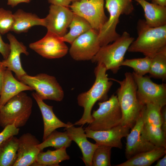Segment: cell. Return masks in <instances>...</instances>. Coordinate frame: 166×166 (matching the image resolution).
<instances>
[{
  "label": "cell",
  "instance_id": "obj_4",
  "mask_svg": "<svg viewBox=\"0 0 166 166\" xmlns=\"http://www.w3.org/2000/svg\"><path fill=\"white\" fill-rule=\"evenodd\" d=\"M134 38L124 31L113 43L101 46L91 60L103 65L107 70L116 73L124 61V56Z\"/></svg>",
  "mask_w": 166,
  "mask_h": 166
},
{
  "label": "cell",
  "instance_id": "obj_6",
  "mask_svg": "<svg viewBox=\"0 0 166 166\" xmlns=\"http://www.w3.org/2000/svg\"><path fill=\"white\" fill-rule=\"evenodd\" d=\"M105 7L109 17L98 32V39L101 46L114 41L120 36L116 28L121 15H128L134 10L132 0H105Z\"/></svg>",
  "mask_w": 166,
  "mask_h": 166
},
{
  "label": "cell",
  "instance_id": "obj_8",
  "mask_svg": "<svg viewBox=\"0 0 166 166\" xmlns=\"http://www.w3.org/2000/svg\"><path fill=\"white\" fill-rule=\"evenodd\" d=\"M36 91V93L43 100H49L61 101L64 97L63 90L56 78L44 73L35 76L27 74L18 79Z\"/></svg>",
  "mask_w": 166,
  "mask_h": 166
},
{
  "label": "cell",
  "instance_id": "obj_31",
  "mask_svg": "<svg viewBox=\"0 0 166 166\" xmlns=\"http://www.w3.org/2000/svg\"><path fill=\"white\" fill-rule=\"evenodd\" d=\"M151 58L145 56L144 57L126 59L124 60L122 66L132 68L134 72L140 76H143L149 72Z\"/></svg>",
  "mask_w": 166,
  "mask_h": 166
},
{
  "label": "cell",
  "instance_id": "obj_43",
  "mask_svg": "<svg viewBox=\"0 0 166 166\" xmlns=\"http://www.w3.org/2000/svg\"><path fill=\"white\" fill-rule=\"evenodd\" d=\"M146 1H147V0H146Z\"/></svg>",
  "mask_w": 166,
  "mask_h": 166
},
{
  "label": "cell",
  "instance_id": "obj_22",
  "mask_svg": "<svg viewBox=\"0 0 166 166\" xmlns=\"http://www.w3.org/2000/svg\"><path fill=\"white\" fill-rule=\"evenodd\" d=\"M14 23L11 31L16 34L26 32L33 26H44V18H41L35 14L18 9L14 14Z\"/></svg>",
  "mask_w": 166,
  "mask_h": 166
},
{
  "label": "cell",
  "instance_id": "obj_12",
  "mask_svg": "<svg viewBox=\"0 0 166 166\" xmlns=\"http://www.w3.org/2000/svg\"><path fill=\"white\" fill-rule=\"evenodd\" d=\"M62 38L50 32L42 38L31 43L29 47L43 57L50 59L61 58L66 54L68 48Z\"/></svg>",
  "mask_w": 166,
  "mask_h": 166
},
{
  "label": "cell",
  "instance_id": "obj_35",
  "mask_svg": "<svg viewBox=\"0 0 166 166\" xmlns=\"http://www.w3.org/2000/svg\"><path fill=\"white\" fill-rule=\"evenodd\" d=\"M10 51L9 44L5 43L2 40L0 34V53L4 59L8 57Z\"/></svg>",
  "mask_w": 166,
  "mask_h": 166
},
{
  "label": "cell",
  "instance_id": "obj_17",
  "mask_svg": "<svg viewBox=\"0 0 166 166\" xmlns=\"http://www.w3.org/2000/svg\"><path fill=\"white\" fill-rule=\"evenodd\" d=\"M68 126L65 128L69 138L74 141L80 149L82 154L81 159L86 166H92V159L93 153L98 145L90 142L85 130L81 125L75 127L71 123H67Z\"/></svg>",
  "mask_w": 166,
  "mask_h": 166
},
{
  "label": "cell",
  "instance_id": "obj_32",
  "mask_svg": "<svg viewBox=\"0 0 166 166\" xmlns=\"http://www.w3.org/2000/svg\"><path fill=\"white\" fill-rule=\"evenodd\" d=\"M112 148L98 145L95 150L92 159V166H110Z\"/></svg>",
  "mask_w": 166,
  "mask_h": 166
},
{
  "label": "cell",
  "instance_id": "obj_29",
  "mask_svg": "<svg viewBox=\"0 0 166 166\" xmlns=\"http://www.w3.org/2000/svg\"><path fill=\"white\" fill-rule=\"evenodd\" d=\"M141 134L145 139L156 147L166 148V134L161 127L144 124Z\"/></svg>",
  "mask_w": 166,
  "mask_h": 166
},
{
  "label": "cell",
  "instance_id": "obj_37",
  "mask_svg": "<svg viewBox=\"0 0 166 166\" xmlns=\"http://www.w3.org/2000/svg\"><path fill=\"white\" fill-rule=\"evenodd\" d=\"M52 5H60L68 7L71 3L70 0H48Z\"/></svg>",
  "mask_w": 166,
  "mask_h": 166
},
{
  "label": "cell",
  "instance_id": "obj_27",
  "mask_svg": "<svg viewBox=\"0 0 166 166\" xmlns=\"http://www.w3.org/2000/svg\"><path fill=\"white\" fill-rule=\"evenodd\" d=\"M72 141L66 131L61 132L55 130L42 143L38 144L37 147L41 151L49 147H53L55 149L64 146L67 148L70 146Z\"/></svg>",
  "mask_w": 166,
  "mask_h": 166
},
{
  "label": "cell",
  "instance_id": "obj_11",
  "mask_svg": "<svg viewBox=\"0 0 166 166\" xmlns=\"http://www.w3.org/2000/svg\"><path fill=\"white\" fill-rule=\"evenodd\" d=\"M98 33L92 28L76 38L69 50L71 57L77 61L91 60L101 47Z\"/></svg>",
  "mask_w": 166,
  "mask_h": 166
},
{
  "label": "cell",
  "instance_id": "obj_19",
  "mask_svg": "<svg viewBox=\"0 0 166 166\" xmlns=\"http://www.w3.org/2000/svg\"><path fill=\"white\" fill-rule=\"evenodd\" d=\"M32 96L39 108L43 118L44 124L43 141L57 129L65 128L68 126L67 123L63 122L56 117L53 112V106L46 104L36 92L33 93Z\"/></svg>",
  "mask_w": 166,
  "mask_h": 166
},
{
  "label": "cell",
  "instance_id": "obj_18",
  "mask_svg": "<svg viewBox=\"0 0 166 166\" xmlns=\"http://www.w3.org/2000/svg\"><path fill=\"white\" fill-rule=\"evenodd\" d=\"M7 37L10 42V51L7 58L2 62L7 69L14 72L18 79L27 74L22 67L20 55L24 53L28 55L29 53L26 47L12 34H8Z\"/></svg>",
  "mask_w": 166,
  "mask_h": 166
},
{
  "label": "cell",
  "instance_id": "obj_39",
  "mask_svg": "<svg viewBox=\"0 0 166 166\" xmlns=\"http://www.w3.org/2000/svg\"><path fill=\"white\" fill-rule=\"evenodd\" d=\"M7 4L12 7L16 6L21 3H29L30 2V0H7Z\"/></svg>",
  "mask_w": 166,
  "mask_h": 166
},
{
  "label": "cell",
  "instance_id": "obj_41",
  "mask_svg": "<svg viewBox=\"0 0 166 166\" xmlns=\"http://www.w3.org/2000/svg\"><path fill=\"white\" fill-rule=\"evenodd\" d=\"M152 3L159 5L166 6V0H151Z\"/></svg>",
  "mask_w": 166,
  "mask_h": 166
},
{
  "label": "cell",
  "instance_id": "obj_30",
  "mask_svg": "<svg viewBox=\"0 0 166 166\" xmlns=\"http://www.w3.org/2000/svg\"><path fill=\"white\" fill-rule=\"evenodd\" d=\"M162 107L153 104L144 105L142 112L144 124L161 128V110Z\"/></svg>",
  "mask_w": 166,
  "mask_h": 166
},
{
  "label": "cell",
  "instance_id": "obj_24",
  "mask_svg": "<svg viewBox=\"0 0 166 166\" xmlns=\"http://www.w3.org/2000/svg\"><path fill=\"white\" fill-rule=\"evenodd\" d=\"M65 146L54 150H48L46 152L40 151L33 166H58L62 161L69 160L70 157L67 154Z\"/></svg>",
  "mask_w": 166,
  "mask_h": 166
},
{
  "label": "cell",
  "instance_id": "obj_20",
  "mask_svg": "<svg viewBox=\"0 0 166 166\" xmlns=\"http://www.w3.org/2000/svg\"><path fill=\"white\" fill-rule=\"evenodd\" d=\"M30 86L18 81L13 76L11 71L7 69L5 72L0 95V108L11 98L25 91H32Z\"/></svg>",
  "mask_w": 166,
  "mask_h": 166
},
{
  "label": "cell",
  "instance_id": "obj_26",
  "mask_svg": "<svg viewBox=\"0 0 166 166\" xmlns=\"http://www.w3.org/2000/svg\"><path fill=\"white\" fill-rule=\"evenodd\" d=\"M68 27L70 29L69 32L62 38L64 42L70 44L78 37L92 28L86 20L74 13Z\"/></svg>",
  "mask_w": 166,
  "mask_h": 166
},
{
  "label": "cell",
  "instance_id": "obj_2",
  "mask_svg": "<svg viewBox=\"0 0 166 166\" xmlns=\"http://www.w3.org/2000/svg\"><path fill=\"white\" fill-rule=\"evenodd\" d=\"M110 79L120 85L117 95L122 113L121 124L131 129L140 116L143 106L138 99L137 85L132 73H125L124 78L121 81Z\"/></svg>",
  "mask_w": 166,
  "mask_h": 166
},
{
  "label": "cell",
  "instance_id": "obj_14",
  "mask_svg": "<svg viewBox=\"0 0 166 166\" xmlns=\"http://www.w3.org/2000/svg\"><path fill=\"white\" fill-rule=\"evenodd\" d=\"M143 124V117L141 111L130 132L126 137L125 153L127 160L139 153L151 150L156 147L142 136L141 131Z\"/></svg>",
  "mask_w": 166,
  "mask_h": 166
},
{
  "label": "cell",
  "instance_id": "obj_21",
  "mask_svg": "<svg viewBox=\"0 0 166 166\" xmlns=\"http://www.w3.org/2000/svg\"><path fill=\"white\" fill-rule=\"evenodd\" d=\"M143 9L146 24L151 27H158L166 25V6L146 0H134Z\"/></svg>",
  "mask_w": 166,
  "mask_h": 166
},
{
  "label": "cell",
  "instance_id": "obj_5",
  "mask_svg": "<svg viewBox=\"0 0 166 166\" xmlns=\"http://www.w3.org/2000/svg\"><path fill=\"white\" fill-rule=\"evenodd\" d=\"M32 98L23 92L10 99L0 108V126L4 128L14 124L18 128L24 126L32 113Z\"/></svg>",
  "mask_w": 166,
  "mask_h": 166
},
{
  "label": "cell",
  "instance_id": "obj_33",
  "mask_svg": "<svg viewBox=\"0 0 166 166\" xmlns=\"http://www.w3.org/2000/svg\"><path fill=\"white\" fill-rule=\"evenodd\" d=\"M13 23L12 11L0 8V34H4L11 31Z\"/></svg>",
  "mask_w": 166,
  "mask_h": 166
},
{
  "label": "cell",
  "instance_id": "obj_23",
  "mask_svg": "<svg viewBox=\"0 0 166 166\" xmlns=\"http://www.w3.org/2000/svg\"><path fill=\"white\" fill-rule=\"evenodd\" d=\"M166 148L156 147L153 149L139 153L116 166H149L166 154Z\"/></svg>",
  "mask_w": 166,
  "mask_h": 166
},
{
  "label": "cell",
  "instance_id": "obj_9",
  "mask_svg": "<svg viewBox=\"0 0 166 166\" xmlns=\"http://www.w3.org/2000/svg\"><path fill=\"white\" fill-rule=\"evenodd\" d=\"M137 85L136 95L142 106L152 104L162 107L166 104V84L154 82L149 76L139 75L133 72Z\"/></svg>",
  "mask_w": 166,
  "mask_h": 166
},
{
  "label": "cell",
  "instance_id": "obj_44",
  "mask_svg": "<svg viewBox=\"0 0 166 166\" xmlns=\"http://www.w3.org/2000/svg\"><path fill=\"white\" fill-rule=\"evenodd\" d=\"M30 1L31 0H30Z\"/></svg>",
  "mask_w": 166,
  "mask_h": 166
},
{
  "label": "cell",
  "instance_id": "obj_40",
  "mask_svg": "<svg viewBox=\"0 0 166 166\" xmlns=\"http://www.w3.org/2000/svg\"><path fill=\"white\" fill-rule=\"evenodd\" d=\"M155 166H166V155L165 154L164 157L159 160L157 161Z\"/></svg>",
  "mask_w": 166,
  "mask_h": 166
},
{
  "label": "cell",
  "instance_id": "obj_10",
  "mask_svg": "<svg viewBox=\"0 0 166 166\" xmlns=\"http://www.w3.org/2000/svg\"><path fill=\"white\" fill-rule=\"evenodd\" d=\"M104 0H80L70 6L74 13L83 18L98 32L108 18L104 10Z\"/></svg>",
  "mask_w": 166,
  "mask_h": 166
},
{
  "label": "cell",
  "instance_id": "obj_7",
  "mask_svg": "<svg viewBox=\"0 0 166 166\" xmlns=\"http://www.w3.org/2000/svg\"><path fill=\"white\" fill-rule=\"evenodd\" d=\"M98 108L92 114V121L86 128L94 131L110 129L121 124L122 115L117 95L98 103Z\"/></svg>",
  "mask_w": 166,
  "mask_h": 166
},
{
  "label": "cell",
  "instance_id": "obj_13",
  "mask_svg": "<svg viewBox=\"0 0 166 166\" xmlns=\"http://www.w3.org/2000/svg\"><path fill=\"white\" fill-rule=\"evenodd\" d=\"M49 13L44 18L45 26L47 31L62 37L72 19L73 13L67 7L51 4Z\"/></svg>",
  "mask_w": 166,
  "mask_h": 166
},
{
  "label": "cell",
  "instance_id": "obj_3",
  "mask_svg": "<svg viewBox=\"0 0 166 166\" xmlns=\"http://www.w3.org/2000/svg\"><path fill=\"white\" fill-rule=\"evenodd\" d=\"M138 37L130 45L128 51L139 52L145 56L152 57L166 49V25L151 27L144 19H139L137 24Z\"/></svg>",
  "mask_w": 166,
  "mask_h": 166
},
{
  "label": "cell",
  "instance_id": "obj_36",
  "mask_svg": "<svg viewBox=\"0 0 166 166\" xmlns=\"http://www.w3.org/2000/svg\"><path fill=\"white\" fill-rule=\"evenodd\" d=\"M161 125L162 131L166 134V108L165 106L161 110Z\"/></svg>",
  "mask_w": 166,
  "mask_h": 166
},
{
  "label": "cell",
  "instance_id": "obj_1",
  "mask_svg": "<svg viewBox=\"0 0 166 166\" xmlns=\"http://www.w3.org/2000/svg\"><path fill=\"white\" fill-rule=\"evenodd\" d=\"M107 71L103 65L97 64L94 70L96 79L93 85L89 90L78 96V104L83 108L84 112L81 117L74 125H83L91 123L92 121L91 111L94 105L98 101L107 98L113 82L108 77Z\"/></svg>",
  "mask_w": 166,
  "mask_h": 166
},
{
  "label": "cell",
  "instance_id": "obj_28",
  "mask_svg": "<svg viewBox=\"0 0 166 166\" xmlns=\"http://www.w3.org/2000/svg\"><path fill=\"white\" fill-rule=\"evenodd\" d=\"M150 77L160 79L165 81L166 79V49L157 53L151 58Z\"/></svg>",
  "mask_w": 166,
  "mask_h": 166
},
{
  "label": "cell",
  "instance_id": "obj_42",
  "mask_svg": "<svg viewBox=\"0 0 166 166\" xmlns=\"http://www.w3.org/2000/svg\"><path fill=\"white\" fill-rule=\"evenodd\" d=\"M80 0H70V1L72 2H75L78 1Z\"/></svg>",
  "mask_w": 166,
  "mask_h": 166
},
{
  "label": "cell",
  "instance_id": "obj_34",
  "mask_svg": "<svg viewBox=\"0 0 166 166\" xmlns=\"http://www.w3.org/2000/svg\"><path fill=\"white\" fill-rule=\"evenodd\" d=\"M0 133V144L10 137L17 135L19 128H17L14 124L7 125Z\"/></svg>",
  "mask_w": 166,
  "mask_h": 166
},
{
  "label": "cell",
  "instance_id": "obj_25",
  "mask_svg": "<svg viewBox=\"0 0 166 166\" xmlns=\"http://www.w3.org/2000/svg\"><path fill=\"white\" fill-rule=\"evenodd\" d=\"M18 138L12 136L0 144V166H13L17 158Z\"/></svg>",
  "mask_w": 166,
  "mask_h": 166
},
{
  "label": "cell",
  "instance_id": "obj_15",
  "mask_svg": "<svg viewBox=\"0 0 166 166\" xmlns=\"http://www.w3.org/2000/svg\"><path fill=\"white\" fill-rule=\"evenodd\" d=\"M130 129L119 124L110 129L94 131L87 128L85 131L87 138L92 139L98 145H105L119 149L122 148V139L126 137Z\"/></svg>",
  "mask_w": 166,
  "mask_h": 166
},
{
  "label": "cell",
  "instance_id": "obj_38",
  "mask_svg": "<svg viewBox=\"0 0 166 166\" xmlns=\"http://www.w3.org/2000/svg\"><path fill=\"white\" fill-rule=\"evenodd\" d=\"M6 68L3 65L2 61L0 60V95L4 74Z\"/></svg>",
  "mask_w": 166,
  "mask_h": 166
},
{
  "label": "cell",
  "instance_id": "obj_16",
  "mask_svg": "<svg viewBox=\"0 0 166 166\" xmlns=\"http://www.w3.org/2000/svg\"><path fill=\"white\" fill-rule=\"evenodd\" d=\"M40 143L30 133H25L21 136L18 138L17 158L13 166L32 165L41 151L37 147Z\"/></svg>",
  "mask_w": 166,
  "mask_h": 166
}]
</instances>
